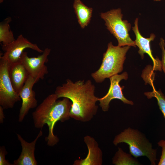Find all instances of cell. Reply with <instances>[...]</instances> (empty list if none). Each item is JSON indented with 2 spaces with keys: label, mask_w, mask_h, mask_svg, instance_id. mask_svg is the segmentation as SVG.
<instances>
[{
  "label": "cell",
  "mask_w": 165,
  "mask_h": 165,
  "mask_svg": "<svg viewBox=\"0 0 165 165\" xmlns=\"http://www.w3.org/2000/svg\"><path fill=\"white\" fill-rule=\"evenodd\" d=\"M138 18H136L134 22V26L132 27V30L136 36L134 41L135 45L139 48L138 53L141 56V59L144 58L145 53L147 54L152 59L153 66L152 70H162L161 61L158 58H155L153 57L152 50L150 47L151 42L153 41L156 37L153 33L150 34L149 38H145L143 37L140 34L138 26Z\"/></svg>",
  "instance_id": "cell-11"
},
{
  "label": "cell",
  "mask_w": 165,
  "mask_h": 165,
  "mask_svg": "<svg viewBox=\"0 0 165 165\" xmlns=\"http://www.w3.org/2000/svg\"><path fill=\"white\" fill-rule=\"evenodd\" d=\"M36 80L30 76L19 93L22 103L20 109L18 120L21 122L30 109L36 107L37 101L35 98V93L33 90Z\"/></svg>",
  "instance_id": "cell-10"
},
{
  "label": "cell",
  "mask_w": 165,
  "mask_h": 165,
  "mask_svg": "<svg viewBox=\"0 0 165 165\" xmlns=\"http://www.w3.org/2000/svg\"><path fill=\"white\" fill-rule=\"evenodd\" d=\"M9 64L6 60H0V105L4 109L13 107L21 99L14 89L9 74Z\"/></svg>",
  "instance_id": "cell-6"
},
{
  "label": "cell",
  "mask_w": 165,
  "mask_h": 165,
  "mask_svg": "<svg viewBox=\"0 0 165 165\" xmlns=\"http://www.w3.org/2000/svg\"><path fill=\"white\" fill-rule=\"evenodd\" d=\"M95 87L90 80L75 82L69 79L62 86H57L54 93L58 98L66 97L72 101L70 117L82 122L90 121L97 111L96 105L99 98L95 95Z\"/></svg>",
  "instance_id": "cell-1"
},
{
  "label": "cell",
  "mask_w": 165,
  "mask_h": 165,
  "mask_svg": "<svg viewBox=\"0 0 165 165\" xmlns=\"http://www.w3.org/2000/svg\"><path fill=\"white\" fill-rule=\"evenodd\" d=\"M11 21V17H8L0 23V42L3 45H8L15 40L10 29L9 23Z\"/></svg>",
  "instance_id": "cell-17"
},
{
  "label": "cell",
  "mask_w": 165,
  "mask_h": 165,
  "mask_svg": "<svg viewBox=\"0 0 165 165\" xmlns=\"http://www.w3.org/2000/svg\"><path fill=\"white\" fill-rule=\"evenodd\" d=\"M7 154V152L4 146L0 147V165H13L10 163L5 158V156Z\"/></svg>",
  "instance_id": "cell-20"
},
{
  "label": "cell",
  "mask_w": 165,
  "mask_h": 165,
  "mask_svg": "<svg viewBox=\"0 0 165 165\" xmlns=\"http://www.w3.org/2000/svg\"><path fill=\"white\" fill-rule=\"evenodd\" d=\"M58 99L55 93L49 95L32 113L35 128L42 129L45 124L47 125L49 134L45 140L47 145L51 146L55 145L59 141L58 137L53 133L56 123L59 121L63 122L71 118L70 112L72 101L66 97L57 100Z\"/></svg>",
  "instance_id": "cell-2"
},
{
  "label": "cell",
  "mask_w": 165,
  "mask_h": 165,
  "mask_svg": "<svg viewBox=\"0 0 165 165\" xmlns=\"http://www.w3.org/2000/svg\"><path fill=\"white\" fill-rule=\"evenodd\" d=\"M128 78L127 72H124L120 75H114L109 78L110 84L108 93L103 97L99 98L98 100L100 102L99 105L103 111L107 112L108 110L109 104L114 99L120 100L124 104L134 105L132 101L128 100L123 96L122 90L124 87H121L119 84L121 80H127Z\"/></svg>",
  "instance_id": "cell-9"
},
{
  "label": "cell",
  "mask_w": 165,
  "mask_h": 165,
  "mask_svg": "<svg viewBox=\"0 0 165 165\" xmlns=\"http://www.w3.org/2000/svg\"><path fill=\"white\" fill-rule=\"evenodd\" d=\"M73 7L79 25L82 28H84L90 22L92 8L86 6L80 0H74Z\"/></svg>",
  "instance_id": "cell-15"
},
{
  "label": "cell",
  "mask_w": 165,
  "mask_h": 165,
  "mask_svg": "<svg viewBox=\"0 0 165 165\" xmlns=\"http://www.w3.org/2000/svg\"><path fill=\"white\" fill-rule=\"evenodd\" d=\"M131 154L126 153L120 147L112 159V163L115 165H137L139 161L132 156Z\"/></svg>",
  "instance_id": "cell-16"
},
{
  "label": "cell",
  "mask_w": 165,
  "mask_h": 165,
  "mask_svg": "<svg viewBox=\"0 0 165 165\" xmlns=\"http://www.w3.org/2000/svg\"><path fill=\"white\" fill-rule=\"evenodd\" d=\"M9 71L10 79L13 87L19 94L29 75L20 61L9 64Z\"/></svg>",
  "instance_id": "cell-14"
},
{
  "label": "cell",
  "mask_w": 165,
  "mask_h": 165,
  "mask_svg": "<svg viewBox=\"0 0 165 165\" xmlns=\"http://www.w3.org/2000/svg\"><path fill=\"white\" fill-rule=\"evenodd\" d=\"M100 16L105 21L107 29L116 38L118 46L136 47L135 42L131 38L129 34L131 25L127 20H122L123 15L120 8L102 13Z\"/></svg>",
  "instance_id": "cell-5"
},
{
  "label": "cell",
  "mask_w": 165,
  "mask_h": 165,
  "mask_svg": "<svg viewBox=\"0 0 165 165\" xmlns=\"http://www.w3.org/2000/svg\"><path fill=\"white\" fill-rule=\"evenodd\" d=\"M130 47L127 46H114L112 42L108 44L100 68L91 74V77L96 83H101L105 79L109 78L123 71L126 54Z\"/></svg>",
  "instance_id": "cell-4"
},
{
  "label": "cell",
  "mask_w": 165,
  "mask_h": 165,
  "mask_svg": "<svg viewBox=\"0 0 165 165\" xmlns=\"http://www.w3.org/2000/svg\"><path fill=\"white\" fill-rule=\"evenodd\" d=\"M43 134L41 129L35 139L31 142H28L22 136L17 134L18 140L22 147V151L19 158L13 161V165H37L38 163L35 156V146L37 141Z\"/></svg>",
  "instance_id": "cell-13"
},
{
  "label": "cell",
  "mask_w": 165,
  "mask_h": 165,
  "mask_svg": "<svg viewBox=\"0 0 165 165\" xmlns=\"http://www.w3.org/2000/svg\"><path fill=\"white\" fill-rule=\"evenodd\" d=\"M4 109L0 105V123H3L4 119L5 118L4 113Z\"/></svg>",
  "instance_id": "cell-22"
},
{
  "label": "cell",
  "mask_w": 165,
  "mask_h": 165,
  "mask_svg": "<svg viewBox=\"0 0 165 165\" xmlns=\"http://www.w3.org/2000/svg\"><path fill=\"white\" fill-rule=\"evenodd\" d=\"M152 87V91L145 92L144 94L148 99H151L153 97L156 98L159 108L165 119V96L160 89L156 90L153 86Z\"/></svg>",
  "instance_id": "cell-18"
},
{
  "label": "cell",
  "mask_w": 165,
  "mask_h": 165,
  "mask_svg": "<svg viewBox=\"0 0 165 165\" xmlns=\"http://www.w3.org/2000/svg\"><path fill=\"white\" fill-rule=\"evenodd\" d=\"M88 149V153L84 159L76 160L73 165H101L103 163L102 152L95 139L89 135L84 138Z\"/></svg>",
  "instance_id": "cell-12"
},
{
  "label": "cell",
  "mask_w": 165,
  "mask_h": 165,
  "mask_svg": "<svg viewBox=\"0 0 165 165\" xmlns=\"http://www.w3.org/2000/svg\"><path fill=\"white\" fill-rule=\"evenodd\" d=\"M51 49L46 48L42 54L37 57H29L26 52H24L20 58V61L24 65L30 76L34 78L37 82L44 79L45 75L48 73V68L45 64L48 61V56Z\"/></svg>",
  "instance_id": "cell-7"
},
{
  "label": "cell",
  "mask_w": 165,
  "mask_h": 165,
  "mask_svg": "<svg viewBox=\"0 0 165 165\" xmlns=\"http://www.w3.org/2000/svg\"><path fill=\"white\" fill-rule=\"evenodd\" d=\"M4 0H0V3L2 2Z\"/></svg>",
  "instance_id": "cell-23"
},
{
  "label": "cell",
  "mask_w": 165,
  "mask_h": 165,
  "mask_svg": "<svg viewBox=\"0 0 165 165\" xmlns=\"http://www.w3.org/2000/svg\"><path fill=\"white\" fill-rule=\"evenodd\" d=\"M115 145L125 143L129 146V152L135 158L145 156L149 160L151 165H155L157 160V149L152 148V144L145 135L138 129L130 127L125 129L115 137Z\"/></svg>",
  "instance_id": "cell-3"
},
{
  "label": "cell",
  "mask_w": 165,
  "mask_h": 165,
  "mask_svg": "<svg viewBox=\"0 0 165 165\" xmlns=\"http://www.w3.org/2000/svg\"><path fill=\"white\" fill-rule=\"evenodd\" d=\"M158 146L162 148L161 155L158 165H165V140H161L157 143Z\"/></svg>",
  "instance_id": "cell-21"
},
{
  "label": "cell",
  "mask_w": 165,
  "mask_h": 165,
  "mask_svg": "<svg viewBox=\"0 0 165 165\" xmlns=\"http://www.w3.org/2000/svg\"><path fill=\"white\" fill-rule=\"evenodd\" d=\"M28 48L39 53L43 51L36 44L31 43L22 35H20L11 43L2 45V49L4 53L2 56H0V58L7 61L9 64L17 62L20 61V56L24 50Z\"/></svg>",
  "instance_id": "cell-8"
},
{
  "label": "cell",
  "mask_w": 165,
  "mask_h": 165,
  "mask_svg": "<svg viewBox=\"0 0 165 165\" xmlns=\"http://www.w3.org/2000/svg\"><path fill=\"white\" fill-rule=\"evenodd\" d=\"M161 50L162 60L161 61V67L165 74V42L164 39L162 38L160 39L159 43Z\"/></svg>",
  "instance_id": "cell-19"
}]
</instances>
